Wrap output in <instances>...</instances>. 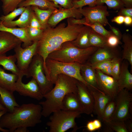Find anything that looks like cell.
Returning <instances> with one entry per match:
<instances>
[{"label": "cell", "instance_id": "obj_11", "mask_svg": "<svg viewBox=\"0 0 132 132\" xmlns=\"http://www.w3.org/2000/svg\"><path fill=\"white\" fill-rule=\"evenodd\" d=\"M99 89L114 99L118 92L117 80L111 76L106 75L99 70L95 69Z\"/></svg>", "mask_w": 132, "mask_h": 132}, {"label": "cell", "instance_id": "obj_49", "mask_svg": "<svg viewBox=\"0 0 132 132\" xmlns=\"http://www.w3.org/2000/svg\"><path fill=\"white\" fill-rule=\"evenodd\" d=\"M126 8H132V0H120Z\"/></svg>", "mask_w": 132, "mask_h": 132}, {"label": "cell", "instance_id": "obj_45", "mask_svg": "<svg viewBox=\"0 0 132 132\" xmlns=\"http://www.w3.org/2000/svg\"><path fill=\"white\" fill-rule=\"evenodd\" d=\"M118 15H121L124 17L129 16L132 17V8H125L123 7L120 9Z\"/></svg>", "mask_w": 132, "mask_h": 132}, {"label": "cell", "instance_id": "obj_35", "mask_svg": "<svg viewBox=\"0 0 132 132\" xmlns=\"http://www.w3.org/2000/svg\"><path fill=\"white\" fill-rule=\"evenodd\" d=\"M105 3L110 9L119 10L124 7L120 0H97L92 7L97 5H103Z\"/></svg>", "mask_w": 132, "mask_h": 132}, {"label": "cell", "instance_id": "obj_38", "mask_svg": "<svg viewBox=\"0 0 132 132\" xmlns=\"http://www.w3.org/2000/svg\"><path fill=\"white\" fill-rule=\"evenodd\" d=\"M120 60L117 57L112 60L111 66L112 76L117 80L118 79L121 69Z\"/></svg>", "mask_w": 132, "mask_h": 132}, {"label": "cell", "instance_id": "obj_10", "mask_svg": "<svg viewBox=\"0 0 132 132\" xmlns=\"http://www.w3.org/2000/svg\"><path fill=\"white\" fill-rule=\"evenodd\" d=\"M79 9L81 13L84 17L87 23L98 22L103 26L110 25L107 18L110 14L106 6L98 5Z\"/></svg>", "mask_w": 132, "mask_h": 132}, {"label": "cell", "instance_id": "obj_9", "mask_svg": "<svg viewBox=\"0 0 132 132\" xmlns=\"http://www.w3.org/2000/svg\"><path fill=\"white\" fill-rule=\"evenodd\" d=\"M37 42H33L30 46L23 48L21 45L14 49L17 66L23 76H26L27 70L34 56L36 54Z\"/></svg>", "mask_w": 132, "mask_h": 132}, {"label": "cell", "instance_id": "obj_51", "mask_svg": "<svg viewBox=\"0 0 132 132\" xmlns=\"http://www.w3.org/2000/svg\"><path fill=\"white\" fill-rule=\"evenodd\" d=\"M124 23L127 26H131L132 25V17L129 16L124 17Z\"/></svg>", "mask_w": 132, "mask_h": 132}, {"label": "cell", "instance_id": "obj_17", "mask_svg": "<svg viewBox=\"0 0 132 132\" xmlns=\"http://www.w3.org/2000/svg\"><path fill=\"white\" fill-rule=\"evenodd\" d=\"M119 92L126 88L129 91L132 89V75L128 69V63L123 62L121 65L120 71L117 80Z\"/></svg>", "mask_w": 132, "mask_h": 132}, {"label": "cell", "instance_id": "obj_52", "mask_svg": "<svg viewBox=\"0 0 132 132\" xmlns=\"http://www.w3.org/2000/svg\"><path fill=\"white\" fill-rule=\"evenodd\" d=\"M96 130L100 129L102 126L101 122L99 119H96L93 120Z\"/></svg>", "mask_w": 132, "mask_h": 132}, {"label": "cell", "instance_id": "obj_15", "mask_svg": "<svg viewBox=\"0 0 132 132\" xmlns=\"http://www.w3.org/2000/svg\"><path fill=\"white\" fill-rule=\"evenodd\" d=\"M93 98L94 104L93 112L99 119L101 120L103 111L107 104L112 99L100 90L91 87H88Z\"/></svg>", "mask_w": 132, "mask_h": 132}, {"label": "cell", "instance_id": "obj_18", "mask_svg": "<svg viewBox=\"0 0 132 132\" xmlns=\"http://www.w3.org/2000/svg\"><path fill=\"white\" fill-rule=\"evenodd\" d=\"M33 11L31 6L26 7L19 18L15 21L1 22L5 26L8 27H13L18 26L20 28H24L30 26Z\"/></svg>", "mask_w": 132, "mask_h": 132}, {"label": "cell", "instance_id": "obj_31", "mask_svg": "<svg viewBox=\"0 0 132 132\" xmlns=\"http://www.w3.org/2000/svg\"><path fill=\"white\" fill-rule=\"evenodd\" d=\"M115 106V99L112 100L106 105L103 111L101 120L105 123L110 121L114 112Z\"/></svg>", "mask_w": 132, "mask_h": 132}, {"label": "cell", "instance_id": "obj_12", "mask_svg": "<svg viewBox=\"0 0 132 132\" xmlns=\"http://www.w3.org/2000/svg\"><path fill=\"white\" fill-rule=\"evenodd\" d=\"M22 77H18L15 85V91L21 96L28 97L38 100L44 98L38 85L35 80L32 78L26 84L22 81Z\"/></svg>", "mask_w": 132, "mask_h": 132}, {"label": "cell", "instance_id": "obj_13", "mask_svg": "<svg viewBox=\"0 0 132 132\" xmlns=\"http://www.w3.org/2000/svg\"><path fill=\"white\" fill-rule=\"evenodd\" d=\"M77 94L81 105L83 113L89 115L93 112L94 101L93 97L88 87L77 80Z\"/></svg>", "mask_w": 132, "mask_h": 132}, {"label": "cell", "instance_id": "obj_41", "mask_svg": "<svg viewBox=\"0 0 132 132\" xmlns=\"http://www.w3.org/2000/svg\"><path fill=\"white\" fill-rule=\"evenodd\" d=\"M111 61L112 60H109L100 61L93 64H89L95 69L99 70L101 71L110 65Z\"/></svg>", "mask_w": 132, "mask_h": 132}, {"label": "cell", "instance_id": "obj_36", "mask_svg": "<svg viewBox=\"0 0 132 132\" xmlns=\"http://www.w3.org/2000/svg\"><path fill=\"white\" fill-rule=\"evenodd\" d=\"M25 8L26 7H19L6 15H2L0 17V21L2 22L12 21L17 17L21 15Z\"/></svg>", "mask_w": 132, "mask_h": 132}, {"label": "cell", "instance_id": "obj_8", "mask_svg": "<svg viewBox=\"0 0 132 132\" xmlns=\"http://www.w3.org/2000/svg\"><path fill=\"white\" fill-rule=\"evenodd\" d=\"M129 91L124 88L118 92L115 99V110L110 121H125L130 119L132 95Z\"/></svg>", "mask_w": 132, "mask_h": 132}, {"label": "cell", "instance_id": "obj_37", "mask_svg": "<svg viewBox=\"0 0 132 132\" xmlns=\"http://www.w3.org/2000/svg\"><path fill=\"white\" fill-rule=\"evenodd\" d=\"M27 28L29 37L32 42H37L41 37L43 29L29 26Z\"/></svg>", "mask_w": 132, "mask_h": 132}, {"label": "cell", "instance_id": "obj_46", "mask_svg": "<svg viewBox=\"0 0 132 132\" xmlns=\"http://www.w3.org/2000/svg\"><path fill=\"white\" fill-rule=\"evenodd\" d=\"M110 31L114 35L118 37L120 40L122 38V34L120 30L118 28L109 25Z\"/></svg>", "mask_w": 132, "mask_h": 132}, {"label": "cell", "instance_id": "obj_48", "mask_svg": "<svg viewBox=\"0 0 132 132\" xmlns=\"http://www.w3.org/2000/svg\"><path fill=\"white\" fill-rule=\"evenodd\" d=\"M86 128L88 131L90 132L97 130L93 121H88L86 125Z\"/></svg>", "mask_w": 132, "mask_h": 132}, {"label": "cell", "instance_id": "obj_30", "mask_svg": "<svg viewBox=\"0 0 132 132\" xmlns=\"http://www.w3.org/2000/svg\"><path fill=\"white\" fill-rule=\"evenodd\" d=\"M89 43L90 46L98 48L109 47L107 45L106 39L91 29L89 34Z\"/></svg>", "mask_w": 132, "mask_h": 132}, {"label": "cell", "instance_id": "obj_16", "mask_svg": "<svg viewBox=\"0 0 132 132\" xmlns=\"http://www.w3.org/2000/svg\"><path fill=\"white\" fill-rule=\"evenodd\" d=\"M22 41L10 33L0 31V55L7 52L21 45Z\"/></svg>", "mask_w": 132, "mask_h": 132}, {"label": "cell", "instance_id": "obj_14", "mask_svg": "<svg viewBox=\"0 0 132 132\" xmlns=\"http://www.w3.org/2000/svg\"><path fill=\"white\" fill-rule=\"evenodd\" d=\"M82 16L79 8L73 7L64 9L61 8L55 11L52 14L48 20L47 24L51 27H54L65 19L69 18L80 19L82 18Z\"/></svg>", "mask_w": 132, "mask_h": 132}, {"label": "cell", "instance_id": "obj_39", "mask_svg": "<svg viewBox=\"0 0 132 132\" xmlns=\"http://www.w3.org/2000/svg\"><path fill=\"white\" fill-rule=\"evenodd\" d=\"M97 0H80L74 1L73 7L77 8H81L84 6L88 5L89 7H92Z\"/></svg>", "mask_w": 132, "mask_h": 132}, {"label": "cell", "instance_id": "obj_2", "mask_svg": "<svg viewBox=\"0 0 132 132\" xmlns=\"http://www.w3.org/2000/svg\"><path fill=\"white\" fill-rule=\"evenodd\" d=\"M42 110L39 104H23L3 115L0 118V127L10 132L19 127H34L42 121Z\"/></svg>", "mask_w": 132, "mask_h": 132}, {"label": "cell", "instance_id": "obj_4", "mask_svg": "<svg viewBox=\"0 0 132 132\" xmlns=\"http://www.w3.org/2000/svg\"><path fill=\"white\" fill-rule=\"evenodd\" d=\"M97 48L90 46L80 48L75 46L71 41H67L63 43L59 49L50 54L47 58L63 62L77 63L82 64L86 63Z\"/></svg>", "mask_w": 132, "mask_h": 132}, {"label": "cell", "instance_id": "obj_34", "mask_svg": "<svg viewBox=\"0 0 132 132\" xmlns=\"http://www.w3.org/2000/svg\"><path fill=\"white\" fill-rule=\"evenodd\" d=\"M85 25L89 27L96 33L105 38L106 40L109 36L113 34L111 31L106 29L103 26L98 22H95L91 24L87 23Z\"/></svg>", "mask_w": 132, "mask_h": 132}, {"label": "cell", "instance_id": "obj_40", "mask_svg": "<svg viewBox=\"0 0 132 132\" xmlns=\"http://www.w3.org/2000/svg\"><path fill=\"white\" fill-rule=\"evenodd\" d=\"M57 4L64 9L71 8L73 7L74 0H48Z\"/></svg>", "mask_w": 132, "mask_h": 132}, {"label": "cell", "instance_id": "obj_28", "mask_svg": "<svg viewBox=\"0 0 132 132\" xmlns=\"http://www.w3.org/2000/svg\"><path fill=\"white\" fill-rule=\"evenodd\" d=\"M124 44L122 56L123 59L128 61L132 68V38L128 33L122 34V38Z\"/></svg>", "mask_w": 132, "mask_h": 132}, {"label": "cell", "instance_id": "obj_19", "mask_svg": "<svg viewBox=\"0 0 132 132\" xmlns=\"http://www.w3.org/2000/svg\"><path fill=\"white\" fill-rule=\"evenodd\" d=\"M0 31L8 32L17 37L23 43V48L30 45L33 43L29 37L26 27L17 28L6 27L0 21Z\"/></svg>", "mask_w": 132, "mask_h": 132}, {"label": "cell", "instance_id": "obj_29", "mask_svg": "<svg viewBox=\"0 0 132 132\" xmlns=\"http://www.w3.org/2000/svg\"><path fill=\"white\" fill-rule=\"evenodd\" d=\"M31 6L32 10L41 24L45 27L48 25L47 22L51 15L57 10H43L36 6Z\"/></svg>", "mask_w": 132, "mask_h": 132}, {"label": "cell", "instance_id": "obj_25", "mask_svg": "<svg viewBox=\"0 0 132 132\" xmlns=\"http://www.w3.org/2000/svg\"><path fill=\"white\" fill-rule=\"evenodd\" d=\"M0 98L8 112H11L15 107L19 106L13 93L0 86Z\"/></svg>", "mask_w": 132, "mask_h": 132}, {"label": "cell", "instance_id": "obj_26", "mask_svg": "<svg viewBox=\"0 0 132 132\" xmlns=\"http://www.w3.org/2000/svg\"><path fill=\"white\" fill-rule=\"evenodd\" d=\"M29 6H36L43 10H56L62 8L58 5L48 0H25L21 2L18 7H26Z\"/></svg>", "mask_w": 132, "mask_h": 132}, {"label": "cell", "instance_id": "obj_7", "mask_svg": "<svg viewBox=\"0 0 132 132\" xmlns=\"http://www.w3.org/2000/svg\"><path fill=\"white\" fill-rule=\"evenodd\" d=\"M26 77L27 78L32 77L35 80L43 95L53 88L54 84L48 80L45 74L43 60L37 54L33 58L27 70Z\"/></svg>", "mask_w": 132, "mask_h": 132}, {"label": "cell", "instance_id": "obj_24", "mask_svg": "<svg viewBox=\"0 0 132 132\" xmlns=\"http://www.w3.org/2000/svg\"><path fill=\"white\" fill-rule=\"evenodd\" d=\"M18 76L12 73L6 72L0 67V86L13 93L15 91V85Z\"/></svg>", "mask_w": 132, "mask_h": 132}, {"label": "cell", "instance_id": "obj_54", "mask_svg": "<svg viewBox=\"0 0 132 132\" xmlns=\"http://www.w3.org/2000/svg\"><path fill=\"white\" fill-rule=\"evenodd\" d=\"M27 128L24 127H21L17 128L14 132H27L29 131Z\"/></svg>", "mask_w": 132, "mask_h": 132}, {"label": "cell", "instance_id": "obj_44", "mask_svg": "<svg viewBox=\"0 0 132 132\" xmlns=\"http://www.w3.org/2000/svg\"><path fill=\"white\" fill-rule=\"evenodd\" d=\"M67 23L72 25H85L87 23L86 20L83 18L77 19L73 18H69L67 19Z\"/></svg>", "mask_w": 132, "mask_h": 132}, {"label": "cell", "instance_id": "obj_42", "mask_svg": "<svg viewBox=\"0 0 132 132\" xmlns=\"http://www.w3.org/2000/svg\"><path fill=\"white\" fill-rule=\"evenodd\" d=\"M120 40L118 37L113 34L107 38L106 39V42L109 47L114 48L121 43Z\"/></svg>", "mask_w": 132, "mask_h": 132}, {"label": "cell", "instance_id": "obj_27", "mask_svg": "<svg viewBox=\"0 0 132 132\" xmlns=\"http://www.w3.org/2000/svg\"><path fill=\"white\" fill-rule=\"evenodd\" d=\"M91 29L88 26H84L76 38L71 41L72 43L80 48H85L90 47L89 38Z\"/></svg>", "mask_w": 132, "mask_h": 132}, {"label": "cell", "instance_id": "obj_1", "mask_svg": "<svg viewBox=\"0 0 132 132\" xmlns=\"http://www.w3.org/2000/svg\"><path fill=\"white\" fill-rule=\"evenodd\" d=\"M84 26L61 23L55 28L48 26L37 42L36 53L42 58L45 72L46 71L45 61L48 55L59 49L64 43L75 40Z\"/></svg>", "mask_w": 132, "mask_h": 132}, {"label": "cell", "instance_id": "obj_53", "mask_svg": "<svg viewBox=\"0 0 132 132\" xmlns=\"http://www.w3.org/2000/svg\"><path fill=\"white\" fill-rule=\"evenodd\" d=\"M8 112L6 110H4L0 111V118L4 114ZM0 131L3 132H9V131L7 129H5L0 127Z\"/></svg>", "mask_w": 132, "mask_h": 132}, {"label": "cell", "instance_id": "obj_43", "mask_svg": "<svg viewBox=\"0 0 132 132\" xmlns=\"http://www.w3.org/2000/svg\"><path fill=\"white\" fill-rule=\"evenodd\" d=\"M30 26L43 29L46 27L43 26L41 24L33 12L31 21Z\"/></svg>", "mask_w": 132, "mask_h": 132}, {"label": "cell", "instance_id": "obj_33", "mask_svg": "<svg viewBox=\"0 0 132 132\" xmlns=\"http://www.w3.org/2000/svg\"><path fill=\"white\" fill-rule=\"evenodd\" d=\"M23 0H1L2 8L4 15H6L17 8Z\"/></svg>", "mask_w": 132, "mask_h": 132}, {"label": "cell", "instance_id": "obj_21", "mask_svg": "<svg viewBox=\"0 0 132 132\" xmlns=\"http://www.w3.org/2000/svg\"><path fill=\"white\" fill-rule=\"evenodd\" d=\"M80 72L83 78L88 85L87 87L99 90L97 84L95 69L89 63L81 64Z\"/></svg>", "mask_w": 132, "mask_h": 132}, {"label": "cell", "instance_id": "obj_3", "mask_svg": "<svg viewBox=\"0 0 132 132\" xmlns=\"http://www.w3.org/2000/svg\"><path fill=\"white\" fill-rule=\"evenodd\" d=\"M77 80L64 74L58 75L54 87L43 95L45 100L39 103L42 107V116L47 117L53 113L61 110L62 102L65 96L69 93L77 94Z\"/></svg>", "mask_w": 132, "mask_h": 132}, {"label": "cell", "instance_id": "obj_50", "mask_svg": "<svg viewBox=\"0 0 132 132\" xmlns=\"http://www.w3.org/2000/svg\"><path fill=\"white\" fill-rule=\"evenodd\" d=\"M101 71L104 74L107 75L112 76L111 64L107 68L101 70Z\"/></svg>", "mask_w": 132, "mask_h": 132}, {"label": "cell", "instance_id": "obj_57", "mask_svg": "<svg viewBox=\"0 0 132 132\" xmlns=\"http://www.w3.org/2000/svg\"><path fill=\"white\" fill-rule=\"evenodd\" d=\"M74 0V1H78V0Z\"/></svg>", "mask_w": 132, "mask_h": 132}, {"label": "cell", "instance_id": "obj_55", "mask_svg": "<svg viewBox=\"0 0 132 132\" xmlns=\"http://www.w3.org/2000/svg\"><path fill=\"white\" fill-rule=\"evenodd\" d=\"M129 119H130L127 120L128 121L127 122V123H126L124 121L129 132H132V123L130 120H129Z\"/></svg>", "mask_w": 132, "mask_h": 132}, {"label": "cell", "instance_id": "obj_23", "mask_svg": "<svg viewBox=\"0 0 132 132\" xmlns=\"http://www.w3.org/2000/svg\"><path fill=\"white\" fill-rule=\"evenodd\" d=\"M16 59L14 54L8 56L5 54L0 55V65L5 69L10 71L18 77L24 76L18 69L15 62Z\"/></svg>", "mask_w": 132, "mask_h": 132}, {"label": "cell", "instance_id": "obj_22", "mask_svg": "<svg viewBox=\"0 0 132 132\" xmlns=\"http://www.w3.org/2000/svg\"><path fill=\"white\" fill-rule=\"evenodd\" d=\"M61 110L70 111H79L83 113L82 109L77 94L70 93L64 97Z\"/></svg>", "mask_w": 132, "mask_h": 132}, {"label": "cell", "instance_id": "obj_56", "mask_svg": "<svg viewBox=\"0 0 132 132\" xmlns=\"http://www.w3.org/2000/svg\"><path fill=\"white\" fill-rule=\"evenodd\" d=\"M4 110H6L7 111L5 107L2 103L0 98V111Z\"/></svg>", "mask_w": 132, "mask_h": 132}, {"label": "cell", "instance_id": "obj_47", "mask_svg": "<svg viewBox=\"0 0 132 132\" xmlns=\"http://www.w3.org/2000/svg\"><path fill=\"white\" fill-rule=\"evenodd\" d=\"M124 17L121 15H118L112 19L111 21L118 24L121 25L124 23Z\"/></svg>", "mask_w": 132, "mask_h": 132}, {"label": "cell", "instance_id": "obj_5", "mask_svg": "<svg viewBox=\"0 0 132 132\" xmlns=\"http://www.w3.org/2000/svg\"><path fill=\"white\" fill-rule=\"evenodd\" d=\"M45 64L46 69V76L54 84L58 75L63 74L73 77L88 86L81 75L80 64L66 63L47 58Z\"/></svg>", "mask_w": 132, "mask_h": 132}, {"label": "cell", "instance_id": "obj_20", "mask_svg": "<svg viewBox=\"0 0 132 132\" xmlns=\"http://www.w3.org/2000/svg\"><path fill=\"white\" fill-rule=\"evenodd\" d=\"M114 48L108 46L98 48L93 54L88 63L93 64L101 61L112 60L117 57Z\"/></svg>", "mask_w": 132, "mask_h": 132}, {"label": "cell", "instance_id": "obj_6", "mask_svg": "<svg viewBox=\"0 0 132 132\" xmlns=\"http://www.w3.org/2000/svg\"><path fill=\"white\" fill-rule=\"evenodd\" d=\"M52 113L46 123L49 132H65L71 128L76 131L78 129L75 120L82 112L61 110Z\"/></svg>", "mask_w": 132, "mask_h": 132}, {"label": "cell", "instance_id": "obj_32", "mask_svg": "<svg viewBox=\"0 0 132 132\" xmlns=\"http://www.w3.org/2000/svg\"><path fill=\"white\" fill-rule=\"evenodd\" d=\"M105 124L111 131L116 132H129L124 121L111 120Z\"/></svg>", "mask_w": 132, "mask_h": 132}]
</instances>
